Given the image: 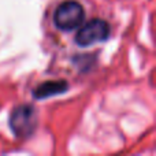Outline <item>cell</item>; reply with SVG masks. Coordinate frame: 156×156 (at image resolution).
Returning a JSON list of instances; mask_svg holds the SVG:
<instances>
[{
    "mask_svg": "<svg viewBox=\"0 0 156 156\" xmlns=\"http://www.w3.org/2000/svg\"><path fill=\"white\" fill-rule=\"evenodd\" d=\"M108 34H110V26L107 22L103 19H92L78 30L76 43L81 47H89L107 40Z\"/></svg>",
    "mask_w": 156,
    "mask_h": 156,
    "instance_id": "3",
    "label": "cell"
},
{
    "mask_svg": "<svg viewBox=\"0 0 156 156\" xmlns=\"http://www.w3.org/2000/svg\"><path fill=\"white\" fill-rule=\"evenodd\" d=\"M85 18L83 7L76 0H67L59 4V7L55 10L54 22L60 30H73L77 29L82 23Z\"/></svg>",
    "mask_w": 156,
    "mask_h": 156,
    "instance_id": "1",
    "label": "cell"
},
{
    "mask_svg": "<svg viewBox=\"0 0 156 156\" xmlns=\"http://www.w3.org/2000/svg\"><path fill=\"white\" fill-rule=\"evenodd\" d=\"M10 126L18 137H29L37 126V112L30 104L18 105L10 116Z\"/></svg>",
    "mask_w": 156,
    "mask_h": 156,
    "instance_id": "2",
    "label": "cell"
},
{
    "mask_svg": "<svg viewBox=\"0 0 156 156\" xmlns=\"http://www.w3.org/2000/svg\"><path fill=\"white\" fill-rule=\"evenodd\" d=\"M67 89V83L65 81H49L44 82L34 90V97L37 99H44V97L54 96L58 93H63Z\"/></svg>",
    "mask_w": 156,
    "mask_h": 156,
    "instance_id": "4",
    "label": "cell"
}]
</instances>
